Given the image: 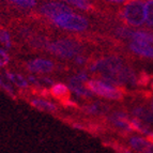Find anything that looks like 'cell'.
<instances>
[{"mask_svg":"<svg viewBox=\"0 0 153 153\" xmlns=\"http://www.w3.org/2000/svg\"><path fill=\"white\" fill-rule=\"evenodd\" d=\"M82 45L78 41L71 38H60L49 41L46 51L60 59H74L82 53Z\"/></svg>","mask_w":153,"mask_h":153,"instance_id":"7a4b0ae2","label":"cell"},{"mask_svg":"<svg viewBox=\"0 0 153 153\" xmlns=\"http://www.w3.org/2000/svg\"><path fill=\"white\" fill-rule=\"evenodd\" d=\"M75 61V63L76 64H78V65H84L86 62H87V58L84 56L82 54H79V55H77L76 57H75L74 59H73Z\"/></svg>","mask_w":153,"mask_h":153,"instance_id":"f1b7e54d","label":"cell"},{"mask_svg":"<svg viewBox=\"0 0 153 153\" xmlns=\"http://www.w3.org/2000/svg\"><path fill=\"white\" fill-rule=\"evenodd\" d=\"M112 148L115 149V151L117 153H132L128 147H124V146L118 145V143H112Z\"/></svg>","mask_w":153,"mask_h":153,"instance_id":"83f0119b","label":"cell"},{"mask_svg":"<svg viewBox=\"0 0 153 153\" xmlns=\"http://www.w3.org/2000/svg\"><path fill=\"white\" fill-rule=\"evenodd\" d=\"M146 139L148 140V143H150L151 145H153V133H149V134H147Z\"/></svg>","mask_w":153,"mask_h":153,"instance_id":"f546056e","label":"cell"},{"mask_svg":"<svg viewBox=\"0 0 153 153\" xmlns=\"http://www.w3.org/2000/svg\"><path fill=\"white\" fill-rule=\"evenodd\" d=\"M131 125H132L133 131L139 133L141 135H147V134L150 133L148 123H146L145 121L140 120V119H138V118H136V117L131 119Z\"/></svg>","mask_w":153,"mask_h":153,"instance_id":"ffe728a7","label":"cell"},{"mask_svg":"<svg viewBox=\"0 0 153 153\" xmlns=\"http://www.w3.org/2000/svg\"><path fill=\"white\" fill-rule=\"evenodd\" d=\"M51 22L55 27L69 32H85L90 28L88 17L76 12L64 13L53 18Z\"/></svg>","mask_w":153,"mask_h":153,"instance_id":"3957f363","label":"cell"},{"mask_svg":"<svg viewBox=\"0 0 153 153\" xmlns=\"http://www.w3.org/2000/svg\"><path fill=\"white\" fill-rule=\"evenodd\" d=\"M27 70L32 74H48L55 70V63L49 59L45 58H34L31 59L26 64Z\"/></svg>","mask_w":153,"mask_h":153,"instance_id":"52a82bcc","label":"cell"},{"mask_svg":"<svg viewBox=\"0 0 153 153\" xmlns=\"http://www.w3.org/2000/svg\"><path fill=\"white\" fill-rule=\"evenodd\" d=\"M0 89L4 91L7 94L11 95V97H14V94H15L14 87H13V85L11 84L10 80L7 78L4 73H0Z\"/></svg>","mask_w":153,"mask_h":153,"instance_id":"44dd1931","label":"cell"},{"mask_svg":"<svg viewBox=\"0 0 153 153\" xmlns=\"http://www.w3.org/2000/svg\"><path fill=\"white\" fill-rule=\"evenodd\" d=\"M62 2L68 3L71 7H74L77 10L84 11V12L93 13L100 11V2H93L90 0H60Z\"/></svg>","mask_w":153,"mask_h":153,"instance_id":"9c48e42d","label":"cell"},{"mask_svg":"<svg viewBox=\"0 0 153 153\" xmlns=\"http://www.w3.org/2000/svg\"><path fill=\"white\" fill-rule=\"evenodd\" d=\"M90 1H93V2H99V0H90Z\"/></svg>","mask_w":153,"mask_h":153,"instance_id":"1f68e13d","label":"cell"},{"mask_svg":"<svg viewBox=\"0 0 153 153\" xmlns=\"http://www.w3.org/2000/svg\"><path fill=\"white\" fill-rule=\"evenodd\" d=\"M38 1H42V0H38Z\"/></svg>","mask_w":153,"mask_h":153,"instance_id":"e575fe53","label":"cell"},{"mask_svg":"<svg viewBox=\"0 0 153 153\" xmlns=\"http://www.w3.org/2000/svg\"><path fill=\"white\" fill-rule=\"evenodd\" d=\"M151 87H152V90H153V80H152V82H151Z\"/></svg>","mask_w":153,"mask_h":153,"instance_id":"836d02e7","label":"cell"},{"mask_svg":"<svg viewBox=\"0 0 153 153\" xmlns=\"http://www.w3.org/2000/svg\"><path fill=\"white\" fill-rule=\"evenodd\" d=\"M30 104L32 107L40 110V111L49 112V114H53V112L57 111L56 104L53 103L51 101L44 99V97H33L30 101Z\"/></svg>","mask_w":153,"mask_h":153,"instance_id":"8fae6325","label":"cell"},{"mask_svg":"<svg viewBox=\"0 0 153 153\" xmlns=\"http://www.w3.org/2000/svg\"><path fill=\"white\" fill-rule=\"evenodd\" d=\"M151 80V76L148 75L146 72H141L140 74L138 75L137 79V86H141V87H146L148 86V84Z\"/></svg>","mask_w":153,"mask_h":153,"instance_id":"484cf974","label":"cell"},{"mask_svg":"<svg viewBox=\"0 0 153 153\" xmlns=\"http://www.w3.org/2000/svg\"><path fill=\"white\" fill-rule=\"evenodd\" d=\"M71 90H70L69 86L63 82H55L51 88H49V93L56 99L60 100H68L69 94Z\"/></svg>","mask_w":153,"mask_h":153,"instance_id":"5bb4252c","label":"cell"},{"mask_svg":"<svg viewBox=\"0 0 153 153\" xmlns=\"http://www.w3.org/2000/svg\"><path fill=\"white\" fill-rule=\"evenodd\" d=\"M36 10L38 12V15L49 21L64 13L75 12L74 9H72L71 5L68 3L56 0H42Z\"/></svg>","mask_w":153,"mask_h":153,"instance_id":"8992f818","label":"cell"},{"mask_svg":"<svg viewBox=\"0 0 153 153\" xmlns=\"http://www.w3.org/2000/svg\"><path fill=\"white\" fill-rule=\"evenodd\" d=\"M4 75L10 80L13 86H15V87L19 88V89H26V88H28L30 86L28 82V78L24 77L19 73H16V72H12V71H5Z\"/></svg>","mask_w":153,"mask_h":153,"instance_id":"4fadbf2b","label":"cell"},{"mask_svg":"<svg viewBox=\"0 0 153 153\" xmlns=\"http://www.w3.org/2000/svg\"><path fill=\"white\" fill-rule=\"evenodd\" d=\"M109 122L111 123L116 128L123 133L124 135H128L133 131L131 120L128 115L123 111H115L109 116Z\"/></svg>","mask_w":153,"mask_h":153,"instance_id":"ba28073f","label":"cell"},{"mask_svg":"<svg viewBox=\"0 0 153 153\" xmlns=\"http://www.w3.org/2000/svg\"><path fill=\"white\" fill-rule=\"evenodd\" d=\"M12 36L7 29L0 28V44L4 46L5 48L12 47Z\"/></svg>","mask_w":153,"mask_h":153,"instance_id":"603a6c76","label":"cell"},{"mask_svg":"<svg viewBox=\"0 0 153 153\" xmlns=\"http://www.w3.org/2000/svg\"><path fill=\"white\" fill-rule=\"evenodd\" d=\"M68 86H69L72 93H74L75 95L79 97L89 99L93 95L86 84H68Z\"/></svg>","mask_w":153,"mask_h":153,"instance_id":"e0dca14e","label":"cell"},{"mask_svg":"<svg viewBox=\"0 0 153 153\" xmlns=\"http://www.w3.org/2000/svg\"><path fill=\"white\" fill-rule=\"evenodd\" d=\"M134 31L128 29V27L124 26H119L115 29V36L119 39H124V40H132V36Z\"/></svg>","mask_w":153,"mask_h":153,"instance_id":"cb8c5ba5","label":"cell"},{"mask_svg":"<svg viewBox=\"0 0 153 153\" xmlns=\"http://www.w3.org/2000/svg\"><path fill=\"white\" fill-rule=\"evenodd\" d=\"M146 0H130L118 11V17L125 26L140 28L146 22Z\"/></svg>","mask_w":153,"mask_h":153,"instance_id":"6da1fadb","label":"cell"},{"mask_svg":"<svg viewBox=\"0 0 153 153\" xmlns=\"http://www.w3.org/2000/svg\"><path fill=\"white\" fill-rule=\"evenodd\" d=\"M132 114L134 117L140 119V120L145 121L146 123H153V110L149 109V108L143 107V106H138L133 109Z\"/></svg>","mask_w":153,"mask_h":153,"instance_id":"2e32d148","label":"cell"},{"mask_svg":"<svg viewBox=\"0 0 153 153\" xmlns=\"http://www.w3.org/2000/svg\"><path fill=\"white\" fill-rule=\"evenodd\" d=\"M146 27L153 28V0H146Z\"/></svg>","mask_w":153,"mask_h":153,"instance_id":"7402d4cb","label":"cell"},{"mask_svg":"<svg viewBox=\"0 0 153 153\" xmlns=\"http://www.w3.org/2000/svg\"><path fill=\"white\" fill-rule=\"evenodd\" d=\"M9 7L21 11V12H30L36 10L39 5L38 0H3Z\"/></svg>","mask_w":153,"mask_h":153,"instance_id":"30bf717a","label":"cell"},{"mask_svg":"<svg viewBox=\"0 0 153 153\" xmlns=\"http://www.w3.org/2000/svg\"><path fill=\"white\" fill-rule=\"evenodd\" d=\"M123 61L120 57L111 55V56L103 57L94 61L89 66V71L91 73L99 74L100 77L115 76L117 73L123 69Z\"/></svg>","mask_w":153,"mask_h":153,"instance_id":"277c9868","label":"cell"},{"mask_svg":"<svg viewBox=\"0 0 153 153\" xmlns=\"http://www.w3.org/2000/svg\"><path fill=\"white\" fill-rule=\"evenodd\" d=\"M87 87L89 88L93 95L105 100L119 101L123 97V91L121 90V88H119L118 86H114L101 78L89 79L87 82Z\"/></svg>","mask_w":153,"mask_h":153,"instance_id":"5b68a950","label":"cell"},{"mask_svg":"<svg viewBox=\"0 0 153 153\" xmlns=\"http://www.w3.org/2000/svg\"><path fill=\"white\" fill-rule=\"evenodd\" d=\"M132 41L136 42L138 44H153V33H150L148 31L139 30L134 31L132 36Z\"/></svg>","mask_w":153,"mask_h":153,"instance_id":"ac0fdd59","label":"cell"},{"mask_svg":"<svg viewBox=\"0 0 153 153\" xmlns=\"http://www.w3.org/2000/svg\"><path fill=\"white\" fill-rule=\"evenodd\" d=\"M131 51L133 54L137 55L143 58H150L153 59V46L151 44H138L136 42H133L128 45Z\"/></svg>","mask_w":153,"mask_h":153,"instance_id":"7c38bea8","label":"cell"},{"mask_svg":"<svg viewBox=\"0 0 153 153\" xmlns=\"http://www.w3.org/2000/svg\"><path fill=\"white\" fill-rule=\"evenodd\" d=\"M1 19H2V15H1V13H0V23H1Z\"/></svg>","mask_w":153,"mask_h":153,"instance_id":"d6a6232c","label":"cell"},{"mask_svg":"<svg viewBox=\"0 0 153 153\" xmlns=\"http://www.w3.org/2000/svg\"><path fill=\"white\" fill-rule=\"evenodd\" d=\"M128 145L134 151L138 153H146L147 149L150 145H149L148 140L145 138L140 137V136H132L128 139Z\"/></svg>","mask_w":153,"mask_h":153,"instance_id":"9a60e30c","label":"cell"},{"mask_svg":"<svg viewBox=\"0 0 153 153\" xmlns=\"http://www.w3.org/2000/svg\"><path fill=\"white\" fill-rule=\"evenodd\" d=\"M146 153H153V145L149 146L148 149H147V151H146Z\"/></svg>","mask_w":153,"mask_h":153,"instance_id":"4dcf8cb0","label":"cell"},{"mask_svg":"<svg viewBox=\"0 0 153 153\" xmlns=\"http://www.w3.org/2000/svg\"><path fill=\"white\" fill-rule=\"evenodd\" d=\"M9 62H10V55L5 49L0 47V69L5 68L9 64Z\"/></svg>","mask_w":153,"mask_h":153,"instance_id":"d4e9b609","label":"cell"},{"mask_svg":"<svg viewBox=\"0 0 153 153\" xmlns=\"http://www.w3.org/2000/svg\"><path fill=\"white\" fill-rule=\"evenodd\" d=\"M128 1H130V0H99V2L101 4H105L107 5V7H115V5L124 4Z\"/></svg>","mask_w":153,"mask_h":153,"instance_id":"4316f807","label":"cell"},{"mask_svg":"<svg viewBox=\"0 0 153 153\" xmlns=\"http://www.w3.org/2000/svg\"><path fill=\"white\" fill-rule=\"evenodd\" d=\"M82 109H84V112L89 114V115H101V114H104L105 111H107L108 108L103 103L94 102L91 103V104L85 105Z\"/></svg>","mask_w":153,"mask_h":153,"instance_id":"d6986e66","label":"cell"}]
</instances>
